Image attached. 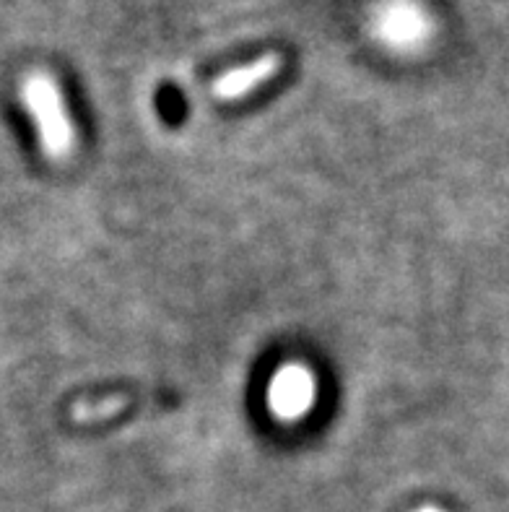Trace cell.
<instances>
[{
  "instance_id": "obj_2",
  "label": "cell",
  "mask_w": 509,
  "mask_h": 512,
  "mask_svg": "<svg viewBox=\"0 0 509 512\" xmlns=\"http://www.w3.org/2000/svg\"><path fill=\"white\" fill-rule=\"evenodd\" d=\"M317 398L315 377L302 364H286L278 370L268 388V403L271 411L281 419H299L312 409Z\"/></svg>"
},
{
  "instance_id": "obj_3",
  "label": "cell",
  "mask_w": 509,
  "mask_h": 512,
  "mask_svg": "<svg viewBox=\"0 0 509 512\" xmlns=\"http://www.w3.org/2000/svg\"><path fill=\"white\" fill-rule=\"evenodd\" d=\"M278 71H281V58H278V55H263V58L242 65V68H234V71L224 73V76L213 84V94H216L221 102L242 99L245 94H250L252 89H258L265 81H271Z\"/></svg>"
},
{
  "instance_id": "obj_1",
  "label": "cell",
  "mask_w": 509,
  "mask_h": 512,
  "mask_svg": "<svg viewBox=\"0 0 509 512\" xmlns=\"http://www.w3.org/2000/svg\"><path fill=\"white\" fill-rule=\"evenodd\" d=\"M21 94H24L26 107L32 112L45 154L50 159H68L76 149V130H73L68 110L63 107L58 84L45 73H34L21 86Z\"/></svg>"
},
{
  "instance_id": "obj_4",
  "label": "cell",
  "mask_w": 509,
  "mask_h": 512,
  "mask_svg": "<svg viewBox=\"0 0 509 512\" xmlns=\"http://www.w3.org/2000/svg\"><path fill=\"white\" fill-rule=\"evenodd\" d=\"M125 406H128V398L123 396L99 398V401H78L71 409V419L78 424L102 422V419H112L120 411H125Z\"/></svg>"
},
{
  "instance_id": "obj_5",
  "label": "cell",
  "mask_w": 509,
  "mask_h": 512,
  "mask_svg": "<svg viewBox=\"0 0 509 512\" xmlns=\"http://www.w3.org/2000/svg\"><path fill=\"white\" fill-rule=\"evenodd\" d=\"M416 512H442V510H437V507H421V510Z\"/></svg>"
}]
</instances>
